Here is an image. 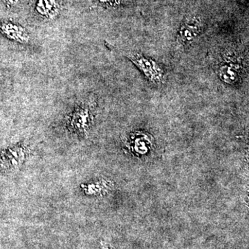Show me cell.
<instances>
[{
	"mask_svg": "<svg viewBox=\"0 0 249 249\" xmlns=\"http://www.w3.org/2000/svg\"><path fill=\"white\" fill-rule=\"evenodd\" d=\"M218 76L227 84L237 85L241 81L240 67L230 60L224 62L218 69Z\"/></svg>",
	"mask_w": 249,
	"mask_h": 249,
	"instance_id": "obj_4",
	"label": "cell"
},
{
	"mask_svg": "<svg viewBox=\"0 0 249 249\" xmlns=\"http://www.w3.org/2000/svg\"><path fill=\"white\" fill-rule=\"evenodd\" d=\"M202 30V22L199 17L187 18L181 24L178 32V40L181 45H186L193 42Z\"/></svg>",
	"mask_w": 249,
	"mask_h": 249,
	"instance_id": "obj_3",
	"label": "cell"
},
{
	"mask_svg": "<svg viewBox=\"0 0 249 249\" xmlns=\"http://www.w3.org/2000/svg\"><path fill=\"white\" fill-rule=\"evenodd\" d=\"M36 10L42 17L53 19L59 13V5L56 0H38L36 3Z\"/></svg>",
	"mask_w": 249,
	"mask_h": 249,
	"instance_id": "obj_6",
	"label": "cell"
},
{
	"mask_svg": "<svg viewBox=\"0 0 249 249\" xmlns=\"http://www.w3.org/2000/svg\"><path fill=\"white\" fill-rule=\"evenodd\" d=\"M4 1L6 4L10 5V6H16V4H18L19 0H4Z\"/></svg>",
	"mask_w": 249,
	"mask_h": 249,
	"instance_id": "obj_7",
	"label": "cell"
},
{
	"mask_svg": "<svg viewBox=\"0 0 249 249\" xmlns=\"http://www.w3.org/2000/svg\"><path fill=\"white\" fill-rule=\"evenodd\" d=\"M92 120L89 106L80 105L67 118V125L70 132L80 136L85 135L89 131Z\"/></svg>",
	"mask_w": 249,
	"mask_h": 249,
	"instance_id": "obj_2",
	"label": "cell"
},
{
	"mask_svg": "<svg viewBox=\"0 0 249 249\" xmlns=\"http://www.w3.org/2000/svg\"><path fill=\"white\" fill-rule=\"evenodd\" d=\"M124 54L152 83L157 85L165 83L166 75L164 70L155 60L146 58L137 52H128Z\"/></svg>",
	"mask_w": 249,
	"mask_h": 249,
	"instance_id": "obj_1",
	"label": "cell"
},
{
	"mask_svg": "<svg viewBox=\"0 0 249 249\" xmlns=\"http://www.w3.org/2000/svg\"><path fill=\"white\" fill-rule=\"evenodd\" d=\"M1 31L6 37L22 44H27L30 40L29 34L22 26L14 23L6 22L1 24Z\"/></svg>",
	"mask_w": 249,
	"mask_h": 249,
	"instance_id": "obj_5",
	"label": "cell"
},
{
	"mask_svg": "<svg viewBox=\"0 0 249 249\" xmlns=\"http://www.w3.org/2000/svg\"><path fill=\"white\" fill-rule=\"evenodd\" d=\"M98 1H101V2H107V1H109L110 0H98Z\"/></svg>",
	"mask_w": 249,
	"mask_h": 249,
	"instance_id": "obj_8",
	"label": "cell"
}]
</instances>
